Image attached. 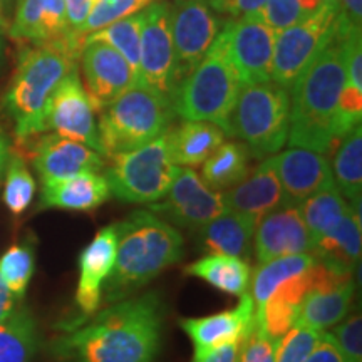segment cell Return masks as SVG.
I'll return each instance as SVG.
<instances>
[{"label": "cell", "instance_id": "cell-1", "mask_svg": "<svg viewBox=\"0 0 362 362\" xmlns=\"http://www.w3.org/2000/svg\"><path fill=\"white\" fill-rule=\"evenodd\" d=\"M163 317L156 292L123 298L54 339L51 352L61 362H155Z\"/></svg>", "mask_w": 362, "mask_h": 362}, {"label": "cell", "instance_id": "cell-2", "mask_svg": "<svg viewBox=\"0 0 362 362\" xmlns=\"http://www.w3.org/2000/svg\"><path fill=\"white\" fill-rule=\"evenodd\" d=\"M346 86L342 40L325 45L291 88V128L287 143L310 151L327 153L341 141L339 99Z\"/></svg>", "mask_w": 362, "mask_h": 362}, {"label": "cell", "instance_id": "cell-3", "mask_svg": "<svg viewBox=\"0 0 362 362\" xmlns=\"http://www.w3.org/2000/svg\"><path fill=\"white\" fill-rule=\"evenodd\" d=\"M116 226V260L103 288L106 304L131 297L185 255L178 230L151 210L133 211Z\"/></svg>", "mask_w": 362, "mask_h": 362}, {"label": "cell", "instance_id": "cell-4", "mask_svg": "<svg viewBox=\"0 0 362 362\" xmlns=\"http://www.w3.org/2000/svg\"><path fill=\"white\" fill-rule=\"evenodd\" d=\"M78 59L62 45L39 44L21 52L17 69L4 94V111L19 141L45 133V116L54 90Z\"/></svg>", "mask_w": 362, "mask_h": 362}, {"label": "cell", "instance_id": "cell-5", "mask_svg": "<svg viewBox=\"0 0 362 362\" xmlns=\"http://www.w3.org/2000/svg\"><path fill=\"white\" fill-rule=\"evenodd\" d=\"M242 81L226 51L221 30L205 57L176 86L171 107L185 121H208L230 136V119Z\"/></svg>", "mask_w": 362, "mask_h": 362}, {"label": "cell", "instance_id": "cell-6", "mask_svg": "<svg viewBox=\"0 0 362 362\" xmlns=\"http://www.w3.org/2000/svg\"><path fill=\"white\" fill-rule=\"evenodd\" d=\"M173 116L170 101L143 86H133L99 111L98 138L103 155L110 158L151 143L170 129Z\"/></svg>", "mask_w": 362, "mask_h": 362}, {"label": "cell", "instance_id": "cell-7", "mask_svg": "<svg viewBox=\"0 0 362 362\" xmlns=\"http://www.w3.org/2000/svg\"><path fill=\"white\" fill-rule=\"evenodd\" d=\"M291 94L274 81L243 84L230 119V136L242 139L257 160L274 156L288 139Z\"/></svg>", "mask_w": 362, "mask_h": 362}, {"label": "cell", "instance_id": "cell-8", "mask_svg": "<svg viewBox=\"0 0 362 362\" xmlns=\"http://www.w3.org/2000/svg\"><path fill=\"white\" fill-rule=\"evenodd\" d=\"M104 170L117 200L151 205L168 193L180 166L171 160L166 136L161 134L141 148L110 156Z\"/></svg>", "mask_w": 362, "mask_h": 362}, {"label": "cell", "instance_id": "cell-9", "mask_svg": "<svg viewBox=\"0 0 362 362\" xmlns=\"http://www.w3.org/2000/svg\"><path fill=\"white\" fill-rule=\"evenodd\" d=\"M339 6L324 4L315 12L275 34L272 81L291 90L320 51L336 35Z\"/></svg>", "mask_w": 362, "mask_h": 362}, {"label": "cell", "instance_id": "cell-10", "mask_svg": "<svg viewBox=\"0 0 362 362\" xmlns=\"http://www.w3.org/2000/svg\"><path fill=\"white\" fill-rule=\"evenodd\" d=\"M178 83L180 74L171 37L170 4H149L141 11L138 86L171 103Z\"/></svg>", "mask_w": 362, "mask_h": 362}, {"label": "cell", "instance_id": "cell-11", "mask_svg": "<svg viewBox=\"0 0 362 362\" xmlns=\"http://www.w3.org/2000/svg\"><path fill=\"white\" fill-rule=\"evenodd\" d=\"M148 208L168 223L193 232L228 210L223 193L208 187L193 168H180L168 193Z\"/></svg>", "mask_w": 362, "mask_h": 362}, {"label": "cell", "instance_id": "cell-12", "mask_svg": "<svg viewBox=\"0 0 362 362\" xmlns=\"http://www.w3.org/2000/svg\"><path fill=\"white\" fill-rule=\"evenodd\" d=\"M170 24L180 81L200 64L218 37L223 22L208 0H173Z\"/></svg>", "mask_w": 362, "mask_h": 362}, {"label": "cell", "instance_id": "cell-13", "mask_svg": "<svg viewBox=\"0 0 362 362\" xmlns=\"http://www.w3.org/2000/svg\"><path fill=\"white\" fill-rule=\"evenodd\" d=\"M96 112L76 66L54 90L45 116V131L88 144L103 155L98 138Z\"/></svg>", "mask_w": 362, "mask_h": 362}, {"label": "cell", "instance_id": "cell-14", "mask_svg": "<svg viewBox=\"0 0 362 362\" xmlns=\"http://www.w3.org/2000/svg\"><path fill=\"white\" fill-rule=\"evenodd\" d=\"M221 35L242 86L272 79L275 33L260 16L228 21L221 27Z\"/></svg>", "mask_w": 362, "mask_h": 362}, {"label": "cell", "instance_id": "cell-15", "mask_svg": "<svg viewBox=\"0 0 362 362\" xmlns=\"http://www.w3.org/2000/svg\"><path fill=\"white\" fill-rule=\"evenodd\" d=\"M79 59L86 90L98 112L138 84L128 61L111 45L89 40L84 44Z\"/></svg>", "mask_w": 362, "mask_h": 362}, {"label": "cell", "instance_id": "cell-16", "mask_svg": "<svg viewBox=\"0 0 362 362\" xmlns=\"http://www.w3.org/2000/svg\"><path fill=\"white\" fill-rule=\"evenodd\" d=\"M284 192V206H298L312 194L336 187L332 166L322 153L292 146L270 156Z\"/></svg>", "mask_w": 362, "mask_h": 362}, {"label": "cell", "instance_id": "cell-17", "mask_svg": "<svg viewBox=\"0 0 362 362\" xmlns=\"http://www.w3.org/2000/svg\"><path fill=\"white\" fill-rule=\"evenodd\" d=\"M117 226L116 223L104 226L89 245L79 255V282L76 288V305L79 309V320L74 325L83 324L96 314L103 304V288L111 275L116 260ZM69 325V327H74ZM66 327V329H69Z\"/></svg>", "mask_w": 362, "mask_h": 362}, {"label": "cell", "instance_id": "cell-18", "mask_svg": "<svg viewBox=\"0 0 362 362\" xmlns=\"http://www.w3.org/2000/svg\"><path fill=\"white\" fill-rule=\"evenodd\" d=\"M259 264L297 253H314V243L297 206H280L259 221L253 235Z\"/></svg>", "mask_w": 362, "mask_h": 362}, {"label": "cell", "instance_id": "cell-19", "mask_svg": "<svg viewBox=\"0 0 362 362\" xmlns=\"http://www.w3.org/2000/svg\"><path fill=\"white\" fill-rule=\"evenodd\" d=\"M30 161L40 181L67 178L88 171H103L106 166V161L96 149L56 133L39 136L33 144Z\"/></svg>", "mask_w": 362, "mask_h": 362}, {"label": "cell", "instance_id": "cell-20", "mask_svg": "<svg viewBox=\"0 0 362 362\" xmlns=\"http://www.w3.org/2000/svg\"><path fill=\"white\" fill-rule=\"evenodd\" d=\"M11 37L29 40L35 45H62L67 52L79 59L78 49L67 29L64 0H19Z\"/></svg>", "mask_w": 362, "mask_h": 362}, {"label": "cell", "instance_id": "cell-21", "mask_svg": "<svg viewBox=\"0 0 362 362\" xmlns=\"http://www.w3.org/2000/svg\"><path fill=\"white\" fill-rule=\"evenodd\" d=\"M255 317V302L250 292L240 296L237 307L206 317L180 319V327L192 339L194 354L215 349L223 344L242 341L252 327Z\"/></svg>", "mask_w": 362, "mask_h": 362}, {"label": "cell", "instance_id": "cell-22", "mask_svg": "<svg viewBox=\"0 0 362 362\" xmlns=\"http://www.w3.org/2000/svg\"><path fill=\"white\" fill-rule=\"evenodd\" d=\"M111 197L110 185L101 171H88L67 178L42 181L40 188V210L94 211Z\"/></svg>", "mask_w": 362, "mask_h": 362}, {"label": "cell", "instance_id": "cell-23", "mask_svg": "<svg viewBox=\"0 0 362 362\" xmlns=\"http://www.w3.org/2000/svg\"><path fill=\"white\" fill-rule=\"evenodd\" d=\"M226 208L259 221L284 206V192L272 158H265L252 173L223 193Z\"/></svg>", "mask_w": 362, "mask_h": 362}, {"label": "cell", "instance_id": "cell-24", "mask_svg": "<svg viewBox=\"0 0 362 362\" xmlns=\"http://www.w3.org/2000/svg\"><path fill=\"white\" fill-rule=\"evenodd\" d=\"M257 221L250 216L226 210L197 230L200 245L208 253H223L248 260L252 257Z\"/></svg>", "mask_w": 362, "mask_h": 362}, {"label": "cell", "instance_id": "cell-25", "mask_svg": "<svg viewBox=\"0 0 362 362\" xmlns=\"http://www.w3.org/2000/svg\"><path fill=\"white\" fill-rule=\"evenodd\" d=\"M165 136L171 160L187 168L203 165L226 139L225 131L208 121H185L178 128H170Z\"/></svg>", "mask_w": 362, "mask_h": 362}, {"label": "cell", "instance_id": "cell-26", "mask_svg": "<svg viewBox=\"0 0 362 362\" xmlns=\"http://www.w3.org/2000/svg\"><path fill=\"white\" fill-rule=\"evenodd\" d=\"M354 279L332 287L310 288L302 300L296 325L324 330L342 322L354 298Z\"/></svg>", "mask_w": 362, "mask_h": 362}, {"label": "cell", "instance_id": "cell-27", "mask_svg": "<svg viewBox=\"0 0 362 362\" xmlns=\"http://www.w3.org/2000/svg\"><path fill=\"white\" fill-rule=\"evenodd\" d=\"M185 274L205 280L206 284L221 292L240 297L250 288L252 267L247 260L238 259V257L208 253L200 260L189 264L185 269Z\"/></svg>", "mask_w": 362, "mask_h": 362}, {"label": "cell", "instance_id": "cell-28", "mask_svg": "<svg viewBox=\"0 0 362 362\" xmlns=\"http://www.w3.org/2000/svg\"><path fill=\"white\" fill-rule=\"evenodd\" d=\"M250 156L243 143H221L203 161L202 180L216 192H226L250 173Z\"/></svg>", "mask_w": 362, "mask_h": 362}, {"label": "cell", "instance_id": "cell-29", "mask_svg": "<svg viewBox=\"0 0 362 362\" xmlns=\"http://www.w3.org/2000/svg\"><path fill=\"white\" fill-rule=\"evenodd\" d=\"M361 200L349 203L342 223L314 245L317 259H327L354 269L361 259Z\"/></svg>", "mask_w": 362, "mask_h": 362}, {"label": "cell", "instance_id": "cell-30", "mask_svg": "<svg viewBox=\"0 0 362 362\" xmlns=\"http://www.w3.org/2000/svg\"><path fill=\"white\" fill-rule=\"evenodd\" d=\"M39 349V330L27 309H13L0 322V362H30Z\"/></svg>", "mask_w": 362, "mask_h": 362}, {"label": "cell", "instance_id": "cell-31", "mask_svg": "<svg viewBox=\"0 0 362 362\" xmlns=\"http://www.w3.org/2000/svg\"><path fill=\"white\" fill-rule=\"evenodd\" d=\"M315 262L317 257L314 253H297V255H285L259 264V267L253 270L250 280V296L255 302V309L264 305L280 285L302 272L309 270Z\"/></svg>", "mask_w": 362, "mask_h": 362}, {"label": "cell", "instance_id": "cell-32", "mask_svg": "<svg viewBox=\"0 0 362 362\" xmlns=\"http://www.w3.org/2000/svg\"><path fill=\"white\" fill-rule=\"evenodd\" d=\"M312 237V243L332 233L349 211V203L344 200L337 187L312 194L297 206Z\"/></svg>", "mask_w": 362, "mask_h": 362}, {"label": "cell", "instance_id": "cell-33", "mask_svg": "<svg viewBox=\"0 0 362 362\" xmlns=\"http://www.w3.org/2000/svg\"><path fill=\"white\" fill-rule=\"evenodd\" d=\"M332 175L336 187L349 202L361 200L362 194V126L352 128L337 144Z\"/></svg>", "mask_w": 362, "mask_h": 362}, {"label": "cell", "instance_id": "cell-34", "mask_svg": "<svg viewBox=\"0 0 362 362\" xmlns=\"http://www.w3.org/2000/svg\"><path fill=\"white\" fill-rule=\"evenodd\" d=\"M89 40H98L111 45L115 51L123 56L133 69L136 83L139 78V40H141V12L124 17V19L110 24L96 33L89 34L84 44Z\"/></svg>", "mask_w": 362, "mask_h": 362}, {"label": "cell", "instance_id": "cell-35", "mask_svg": "<svg viewBox=\"0 0 362 362\" xmlns=\"http://www.w3.org/2000/svg\"><path fill=\"white\" fill-rule=\"evenodd\" d=\"M6 183H4V203L13 216H21L29 210L35 197V180L30 173L24 156L11 153L6 166Z\"/></svg>", "mask_w": 362, "mask_h": 362}, {"label": "cell", "instance_id": "cell-36", "mask_svg": "<svg viewBox=\"0 0 362 362\" xmlns=\"http://www.w3.org/2000/svg\"><path fill=\"white\" fill-rule=\"evenodd\" d=\"M35 270V250L33 242L12 245L0 257V279L17 300L24 298Z\"/></svg>", "mask_w": 362, "mask_h": 362}, {"label": "cell", "instance_id": "cell-37", "mask_svg": "<svg viewBox=\"0 0 362 362\" xmlns=\"http://www.w3.org/2000/svg\"><path fill=\"white\" fill-rule=\"evenodd\" d=\"M322 6V0H267L260 17L277 34Z\"/></svg>", "mask_w": 362, "mask_h": 362}, {"label": "cell", "instance_id": "cell-38", "mask_svg": "<svg viewBox=\"0 0 362 362\" xmlns=\"http://www.w3.org/2000/svg\"><path fill=\"white\" fill-rule=\"evenodd\" d=\"M149 4L151 0H96L83 27L84 40L89 34L96 33L103 27L141 12Z\"/></svg>", "mask_w": 362, "mask_h": 362}, {"label": "cell", "instance_id": "cell-39", "mask_svg": "<svg viewBox=\"0 0 362 362\" xmlns=\"http://www.w3.org/2000/svg\"><path fill=\"white\" fill-rule=\"evenodd\" d=\"M324 330L293 325L277 346L275 362H304L322 339Z\"/></svg>", "mask_w": 362, "mask_h": 362}, {"label": "cell", "instance_id": "cell-40", "mask_svg": "<svg viewBox=\"0 0 362 362\" xmlns=\"http://www.w3.org/2000/svg\"><path fill=\"white\" fill-rule=\"evenodd\" d=\"M279 342L269 336L264 324L255 315L250 330L243 337L238 362H275Z\"/></svg>", "mask_w": 362, "mask_h": 362}, {"label": "cell", "instance_id": "cell-41", "mask_svg": "<svg viewBox=\"0 0 362 362\" xmlns=\"http://www.w3.org/2000/svg\"><path fill=\"white\" fill-rule=\"evenodd\" d=\"M332 337L347 362H362V319L359 312L337 325Z\"/></svg>", "mask_w": 362, "mask_h": 362}, {"label": "cell", "instance_id": "cell-42", "mask_svg": "<svg viewBox=\"0 0 362 362\" xmlns=\"http://www.w3.org/2000/svg\"><path fill=\"white\" fill-rule=\"evenodd\" d=\"M94 6V0H64L66 7V19H67V29L72 40L76 45L83 51L84 47V35L83 27L88 19L90 8Z\"/></svg>", "mask_w": 362, "mask_h": 362}, {"label": "cell", "instance_id": "cell-43", "mask_svg": "<svg viewBox=\"0 0 362 362\" xmlns=\"http://www.w3.org/2000/svg\"><path fill=\"white\" fill-rule=\"evenodd\" d=\"M362 33V0H339L336 34Z\"/></svg>", "mask_w": 362, "mask_h": 362}, {"label": "cell", "instance_id": "cell-44", "mask_svg": "<svg viewBox=\"0 0 362 362\" xmlns=\"http://www.w3.org/2000/svg\"><path fill=\"white\" fill-rule=\"evenodd\" d=\"M216 12L228 13L232 19L247 16H260L267 0H208Z\"/></svg>", "mask_w": 362, "mask_h": 362}, {"label": "cell", "instance_id": "cell-45", "mask_svg": "<svg viewBox=\"0 0 362 362\" xmlns=\"http://www.w3.org/2000/svg\"><path fill=\"white\" fill-rule=\"evenodd\" d=\"M304 362H347V359L339 349L332 334L324 332L320 342L317 344L315 349L310 352V356Z\"/></svg>", "mask_w": 362, "mask_h": 362}, {"label": "cell", "instance_id": "cell-46", "mask_svg": "<svg viewBox=\"0 0 362 362\" xmlns=\"http://www.w3.org/2000/svg\"><path fill=\"white\" fill-rule=\"evenodd\" d=\"M242 341H233L223 346L215 347L203 354H193L192 362H238L240 356V347H242Z\"/></svg>", "mask_w": 362, "mask_h": 362}, {"label": "cell", "instance_id": "cell-47", "mask_svg": "<svg viewBox=\"0 0 362 362\" xmlns=\"http://www.w3.org/2000/svg\"><path fill=\"white\" fill-rule=\"evenodd\" d=\"M16 302L17 298L13 297V293L8 291L7 285L0 279V322L12 314V310L16 309Z\"/></svg>", "mask_w": 362, "mask_h": 362}, {"label": "cell", "instance_id": "cell-48", "mask_svg": "<svg viewBox=\"0 0 362 362\" xmlns=\"http://www.w3.org/2000/svg\"><path fill=\"white\" fill-rule=\"evenodd\" d=\"M11 153H12L11 139L7 138L6 133L0 131V185H2V176L6 173V166H7L8 158H11Z\"/></svg>", "mask_w": 362, "mask_h": 362}, {"label": "cell", "instance_id": "cell-49", "mask_svg": "<svg viewBox=\"0 0 362 362\" xmlns=\"http://www.w3.org/2000/svg\"><path fill=\"white\" fill-rule=\"evenodd\" d=\"M324 4H334V6H339V0H322Z\"/></svg>", "mask_w": 362, "mask_h": 362}, {"label": "cell", "instance_id": "cell-50", "mask_svg": "<svg viewBox=\"0 0 362 362\" xmlns=\"http://www.w3.org/2000/svg\"><path fill=\"white\" fill-rule=\"evenodd\" d=\"M2 49H4V42H2V37H0V61H2Z\"/></svg>", "mask_w": 362, "mask_h": 362}, {"label": "cell", "instance_id": "cell-51", "mask_svg": "<svg viewBox=\"0 0 362 362\" xmlns=\"http://www.w3.org/2000/svg\"><path fill=\"white\" fill-rule=\"evenodd\" d=\"M94 2H96V0H94Z\"/></svg>", "mask_w": 362, "mask_h": 362}]
</instances>
